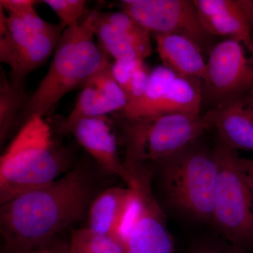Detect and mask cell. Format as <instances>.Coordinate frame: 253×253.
Masks as SVG:
<instances>
[{"label": "cell", "mask_w": 253, "mask_h": 253, "mask_svg": "<svg viewBox=\"0 0 253 253\" xmlns=\"http://www.w3.org/2000/svg\"><path fill=\"white\" fill-rule=\"evenodd\" d=\"M217 165L212 224L226 241L247 251L253 246V194L245 179L238 151L217 140Z\"/></svg>", "instance_id": "52a82bcc"}, {"label": "cell", "mask_w": 253, "mask_h": 253, "mask_svg": "<svg viewBox=\"0 0 253 253\" xmlns=\"http://www.w3.org/2000/svg\"><path fill=\"white\" fill-rule=\"evenodd\" d=\"M249 54L250 62H251V64H252L253 66V45L252 49L251 50V51H250Z\"/></svg>", "instance_id": "4316f807"}, {"label": "cell", "mask_w": 253, "mask_h": 253, "mask_svg": "<svg viewBox=\"0 0 253 253\" xmlns=\"http://www.w3.org/2000/svg\"><path fill=\"white\" fill-rule=\"evenodd\" d=\"M154 38L163 66L179 77L204 81L206 62L202 50L194 42L179 35H156Z\"/></svg>", "instance_id": "e0dca14e"}, {"label": "cell", "mask_w": 253, "mask_h": 253, "mask_svg": "<svg viewBox=\"0 0 253 253\" xmlns=\"http://www.w3.org/2000/svg\"><path fill=\"white\" fill-rule=\"evenodd\" d=\"M81 88L74 108L67 117L59 121L57 129L81 118L116 114L128 104L126 93L114 77L109 58Z\"/></svg>", "instance_id": "5bb4252c"}, {"label": "cell", "mask_w": 253, "mask_h": 253, "mask_svg": "<svg viewBox=\"0 0 253 253\" xmlns=\"http://www.w3.org/2000/svg\"><path fill=\"white\" fill-rule=\"evenodd\" d=\"M65 29L42 19L35 7L13 14L0 7V61L11 68L13 84L26 87L28 75L54 53Z\"/></svg>", "instance_id": "8992f818"}, {"label": "cell", "mask_w": 253, "mask_h": 253, "mask_svg": "<svg viewBox=\"0 0 253 253\" xmlns=\"http://www.w3.org/2000/svg\"><path fill=\"white\" fill-rule=\"evenodd\" d=\"M69 244L71 253H126L114 236L96 234L86 227L73 231Z\"/></svg>", "instance_id": "44dd1931"}, {"label": "cell", "mask_w": 253, "mask_h": 253, "mask_svg": "<svg viewBox=\"0 0 253 253\" xmlns=\"http://www.w3.org/2000/svg\"><path fill=\"white\" fill-rule=\"evenodd\" d=\"M39 1L33 0H1L0 7L2 8L6 14H13L35 7V5Z\"/></svg>", "instance_id": "d4e9b609"}, {"label": "cell", "mask_w": 253, "mask_h": 253, "mask_svg": "<svg viewBox=\"0 0 253 253\" xmlns=\"http://www.w3.org/2000/svg\"><path fill=\"white\" fill-rule=\"evenodd\" d=\"M136 199L126 210L114 237L126 253H174V242L162 208L154 197L151 176L145 166L135 171Z\"/></svg>", "instance_id": "ba28073f"}, {"label": "cell", "mask_w": 253, "mask_h": 253, "mask_svg": "<svg viewBox=\"0 0 253 253\" xmlns=\"http://www.w3.org/2000/svg\"><path fill=\"white\" fill-rule=\"evenodd\" d=\"M26 87L15 85L1 71L0 82V143L12 131L18 115L29 100Z\"/></svg>", "instance_id": "d6986e66"}, {"label": "cell", "mask_w": 253, "mask_h": 253, "mask_svg": "<svg viewBox=\"0 0 253 253\" xmlns=\"http://www.w3.org/2000/svg\"><path fill=\"white\" fill-rule=\"evenodd\" d=\"M42 2L54 11L65 28L78 24L86 12L84 0H45Z\"/></svg>", "instance_id": "7402d4cb"}, {"label": "cell", "mask_w": 253, "mask_h": 253, "mask_svg": "<svg viewBox=\"0 0 253 253\" xmlns=\"http://www.w3.org/2000/svg\"><path fill=\"white\" fill-rule=\"evenodd\" d=\"M132 191L129 188L111 187L98 195L89 206L87 226L101 235L113 236Z\"/></svg>", "instance_id": "ac0fdd59"}, {"label": "cell", "mask_w": 253, "mask_h": 253, "mask_svg": "<svg viewBox=\"0 0 253 253\" xmlns=\"http://www.w3.org/2000/svg\"><path fill=\"white\" fill-rule=\"evenodd\" d=\"M111 123L108 116L83 118L58 130L62 134H72L101 168L120 176L128 188H132L135 184V176L120 159L117 139Z\"/></svg>", "instance_id": "4fadbf2b"}, {"label": "cell", "mask_w": 253, "mask_h": 253, "mask_svg": "<svg viewBox=\"0 0 253 253\" xmlns=\"http://www.w3.org/2000/svg\"><path fill=\"white\" fill-rule=\"evenodd\" d=\"M71 156L54 139L44 118L34 117L18 130L0 158V204L49 185L67 170Z\"/></svg>", "instance_id": "3957f363"}, {"label": "cell", "mask_w": 253, "mask_h": 253, "mask_svg": "<svg viewBox=\"0 0 253 253\" xmlns=\"http://www.w3.org/2000/svg\"><path fill=\"white\" fill-rule=\"evenodd\" d=\"M203 81L179 77L158 66L151 70L147 88L139 99L128 103L116 117L139 119L166 115L201 114Z\"/></svg>", "instance_id": "9c48e42d"}, {"label": "cell", "mask_w": 253, "mask_h": 253, "mask_svg": "<svg viewBox=\"0 0 253 253\" xmlns=\"http://www.w3.org/2000/svg\"><path fill=\"white\" fill-rule=\"evenodd\" d=\"M240 168L253 194V159L240 158Z\"/></svg>", "instance_id": "484cf974"}, {"label": "cell", "mask_w": 253, "mask_h": 253, "mask_svg": "<svg viewBox=\"0 0 253 253\" xmlns=\"http://www.w3.org/2000/svg\"><path fill=\"white\" fill-rule=\"evenodd\" d=\"M217 140L231 149L253 152V103L249 94L205 113Z\"/></svg>", "instance_id": "2e32d148"}, {"label": "cell", "mask_w": 253, "mask_h": 253, "mask_svg": "<svg viewBox=\"0 0 253 253\" xmlns=\"http://www.w3.org/2000/svg\"><path fill=\"white\" fill-rule=\"evenodd\" d=\"M114 77L126 93L128 103L139 99L149 84L151 70L144 61L117 60L112 63Z\"/></svg>", "instance_id": "ffe728a7"}, {"label": "cell", "mask_w": 253, "mask_h": 253, "mask_svg": "<svg viewBox=\"0 0 253 253\" xmlns=\"http://www.w3.org/2000/svg\"><path fill=\"white\" fill-rule=\"evenodd\" d=\"M158 163L168 203L190 217L212 223L217 176L213 149L195 141Z\"/></svg>", "instance_id": "277c9868"}, {"label": "cell", "mask_w": 253, "mask_h": 253, "mask_svg": "<svg viewBox=\"0 0 253 253\" xmlns=\"http://www.w3.org/2000/svg\"><path fill=\"white\" fill-rule=\"evenodd\" d=\"M250 97H251V100H252V101L253 102V91H251V92L249 93Z\"/></svg>", "instance_id": "83f0119b"}, {"label": "cell", "mask_w": 253, "mask_h": 253, "mask_svg": "<svg viewBox=\"0 0 253 253\" xmlns=\"http://www.w3.org/2000/svg\"><path fill=\"white\" fill-rule=\"evenodd\" d=\"M122 11L150 33L179 35L189 38L203 50L211 35L200 21L194 1L189 0H124Z\"/></svg>", "instance_id": "8fae6325"}, {"label": "cell", "mask_w": 253, "mask_h": 253, "mask_svg": "<svg viewBox=\"0 0 253 253\" xmlns=\"http://www.w3.org/2000/svg\"><path fill=\"white\" fill-rule=\"evenodd\" d=\"M200 21L212 36H228L250 52L253 45V1L194 0Z\"/></svg>", "instance_id": "9a60e30c"}, {"label": "cell", "mask_w": 253, "mask_h": 253, "mask_svg": "<svg viewBox=\"0 0 253 253\" xmlns=\"http://www.w3.org/2000/svg\"><path fill=\"white\" fill-rule=\"evenodd\" d=\"M189 253H248L247 251L239 249L229 242L222 241H201L190 248Z\"/></svg>", "instance_id": "603a6c76"}, {"label": "cell", "mask_w": 253, "mask_h": 253, "mask_svg": "<svg viewBox=\"0 0 253 253\" xmlns=\"http://www.w3.org/2000/svg\"><path fill=\"white\" fill-rule=\"evenodd\" d=\"M246 48L226 39L212 46L203 81V104L210 110L253 91V66Z\"/></svg>", "instance_id": "30bf717a"}, {"label": "cell", "mask_w": 253, "mask_h": 253, "mask_svg": "<svg viewBox=\"0 0 253 253\" xmlns=\"http://www.w3.org/2000/svg\"><path fill=\"white\" fill-rule=\"evenodd\" d=\"M89 11L74 26L63 31L47 73L15 121L13 131L34 117L44 118L61 98L82 87L110 56L94 41L93 18Z\"/></svg>", "instance_id": "7a4b0ae2"}, {"label": "cell", "mask_w": 253, "mask_h": 253, "mask_svg": "<svg viewBox=\"0 0 253 253\" xmlns=\"http://www.w3.org/2000/svg\"><path fill=\"white\" fill-rule=\"evenodd\" d=\"M3 253H71V251L69 242H66L56 237L44 244L30 249Z\"/></svg>", "instance_id": "cb8c5ba5"}, {"label": "cell", "mask_w": 253, "mask_h": 253, "mask_svg": "<svg viewBox=\"0 0 253 253\" xmlns=\"http://www.w3.org/2000/svg\"><path fill=\"white\" fill-rule=\"evenodd\" d=\"M94 191L90 172L80 164L49 185L1 204L3 252L30 249L58 237L61 231L85 217Z\"/></svg>", "instance_id": "6da1fadb"}, {"label": "cell", "mask_w": 253, "mask_h": 253, "mask_svg": "<svg viewBox=\"0 0 253 253\" xmlns=\"http://www.w3.org/2000/svg\"><path fill=\"white\" fill-rule=\"evenodd\" d=\"M92 26L100 48L115 61H144L152 54L151 33L123 11L94 10Z\"/></svg>", "instance_id": "7c38bea8"}, {"label": "cell", "mask_w": 253, "mask_h": 253, "mask_svg": "<svg viewBox=\"0 0 253 253\" xmlns=\"http://www.w3.org/2000/svg\"><path fill=\"white\" fill-rule=\"evenodd\" d=\"M126 147L125 166L159 163L197 141L211 129L205 114L166 115L152 118L116 117Z\"/></svg>", "instance_id": "5b68a950"}]
</instances>
